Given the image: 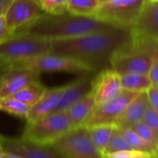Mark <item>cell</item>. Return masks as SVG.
Returning a JSON list of instances; mask_svg holds the SVG:
<instances>
[{
    "label": "cell",
    "instance_id": "cell-1",
    "mask_svg": "<svg viewBox=\"0 0 158 158\" xmlns=\"http://www.w3.org/2000/svg\"><path fill=\"white\" fill-rule=\"evenodd\" d=\"M131 43L130 28L110 27L78 37L51 41V54L72 57L94 71L110 67L112 56Z\"/></svg>",
    "mask_w": 158,
    "mask_h": 158
},
{
    "label": "cell",
    "instance_id": "cell-2",
    "mask_svg": "<svg viewBox=\"0 0 158 158\" xmlns=\"http://www.w3.org/2000/svg\"><path fill=\"white\" fill-rule=\"evenodd\" d=\"M116 27L94 17H82L66 12L59 15L43 13L14 34H25L50 41L69 39Z\"/></svg>",
    "mask_w": 158,
    "mask_h": 158
},
{
    "label": "cell",
    "instance_id": "cell-3",
    "mask_svg": "<svg viewBox=\"0 0 158 158\" xmlns=\"http://www.w3.org/2000/svg\"><path fill=\"white\" fill-rule=\"evenodd\" d=\"M0 69H26L38 74L43 72H69L83 75L94 72L89 65L80 60L51 53L20 61L0 63Z\"/></svg>",
    "mask_w": 158,
    "mask_h": 158
},
{
    "label": "cell",
    "instance_id": "cell-4",
    "mask_svg": "<svg viewBox=\"0 0 158 158\" xmlns=\"http://www.w3.org/2000/svg\"><path fill=\"white\" fill-rule=\"evenodd\" d=\"M72 129L65 112H53L26 123L21 139L42 146H51Z\"/></svg>",
    "mask_w": 158,
    "mask_h": 158
},
{
    "label": "cell",
    "instance_id": "cell-5",
    "mask_svg": "<svg viewBox=\"0 0 158 158\" xmlns=\"http://www.w3.org/2000/svg\"><path fill=\"white\" fill-rule=\"evenodd\" d=\"M158 53V44H144L131 43L116 53L110 60V68L118 74L147 75L155 55Z\"/></svg>",
    "mask_w": 158,
    "mask_h": 158
},
{
    "label": "cell",
    "instance_id": "cell-6",
    "mask_svg": "<svg viewBox=\"0 0 158 158\" xmlns=\"http://www.w3.org/2000/svg\"><path fill=\"white\" fill-rule=\"evenodd\" d=\"M51 41L25 34H12L0 43V63H10L48 54Z\"/></svg>",
    "mask_w": 158,
    "mask_h": 158
},
{
    "label": "cell",
    "instance_id": "cell-7",
    "mask_svg": "<svg viewBox=\"0 0 158 158\" xmlns=\"http://www.w3.org/2000/svg\"><path fill=\"white\" fill-rule=\"evenodd\" d=\"M146 0H106L101 3L94 18L116 27L131 28Z\"/></svg>",
    "mask_w": 158,
    "mask_h": 158
},
{
    "label": "cell",
    "instance_id": "cell-8",
    "mask_svg": "<svg viewBox=\"0 0 158 158\" xmlns=\"http://www.w3.org/2000/svg\"><path fill=\"white\" fill-rule=\"evenodd\" d=\"M64 158H103L86 127L73 129L51 145Z\"/></svg>",
    "mask_w": 158,
    "mask_h": 158
},
{
    "label": "cell",
    "instance_id": "cell-9",
    "mask_svg": "<svg viewBox=\"0 0 158 158\" xmlns=\"http://www.w3.org/2000/svg\"><path fill=\"white\" fill-rule=\"evenodd\" d=\"M130 29L132 43L158 44L157 2L146 0L137 20Z\"/></svg>",
    "mask_w": 158,
    "mask_h": 158
},
{
    "label": "cell",
    "instance_id": "cell-10",
    "mask_svg": "<svg viewBox=\"0 0 158 158\" xmlns=\"http://www.w3.org/2000/svg\"><path fill=\"white\" fill-rule=\"evenodd\" d=\"M44 11L32 0H13L10 2L4 17L7 30L14 34L19 30L30 24Z\"/></svg>",
    "mask_w": 158,
    "mask_h": 158
},
{
    "label": "cell",
    "instance_id": "cell-11",
    "mask_svg": "<svg viewBox=\"0 0 158 158\" xmlns=\"http://www.w3.org/2000/svg\"><path fill=\"white\" fill-rule=\"evenodd\" d=\"M137 92L122 89V91L116 97L94 109L85 127L95 124L114 123L137 95Z\"/></svg>",
    "mask_w": 158,
    "mask_h": 158
},
{
    "label": "cell",
    "instance_id": "cell-12",
    "mask_svg": "<svg viewBox=\"0 0 158 158\" xmlns=\"http://www.w3.org/2000/svg\"><path fill=\"white\" fill-rule=\"evenodd\" d=\"M122 91L120 76L113 69L107 68L93 78L92 90L96 107L116 97Z\"/></svg>",
    "mask_w": 158,
    "mask_h": 158
},
{
    "label": "cell",
    "instance_id": "cell-13",
    "mask_svg": "<svg viewBox=\"0 0 158 158\" xmlns=\"http://www.w3.org/2000/svg\"><path fill=\"white\" fill-rule=\"evenodd\" d=\"M0 143L4 151L18 155L23 158H64L51 146L31 143L19 138L6 137L1 134Z\"/></svg>",
    "mask_w": 158,
    "mask_h": 158
},
{
    "label": "cell",
    "instance_id": "cell-14",
    "mask_svg": "<svg viewBox=\"0 0 158 158\" xmlns=\"http://www.w3.org/2000/svg\"><path fill=\"white\" fill-rule=\"evenodd\" d=\"M40 80V74L19 69H0V98L11 97L28 83Z\"/></svg>",
    "mask_w": 158,
    "mask_h": 158
},
{
    "label": "cell",
    "instance_id": "cell-15",
    "mask_svg": "<svg viewBox=\"0 0 158 158\" xmlns=\"http://www.w3.org/2000/svg\"><path fill=\"white\" fill-rule=\"evenodd\" d=\"M65 90L66 84L50 89L47 88L42 98L32 107H31L26 118V123H31L55 112Z\"/></svg>",
    "mask_w": 158,
    "mask_h": 158
},
{
    "label": "cell",
    "instance_id": "cell-16",
    "mask_svg": "<svg viewBox=\"0 0 158 158\" xmlns=\"http://www.w3.org/2000/svg\"><path fill=\"white\" fill-rule=\"evenodd\" d=\"M92 73L83 74L80 78L66 84V90L55 112H65L70 106L91 92Z\"/></svg>",
    "mask_w": 158,
    "mask_h": 158
},
{
    "label": "cell",
    "instance_id": "cell-17",
    "mask_svg": "<svg viewBox=\"0 0 158 158\" xmlns=\"http://www.w3.org/2000/svg\"><path fill=\"white\" fill-rule=\"evenodd\" d=\"M148 105L149 104L146 96V92L143 91L138 93L114 123L116 124L118 129L131 128L143 119Z\"/></svg>",
    "mask_w": 158,
    "mask_h": 158
},
{
    "label": "cell",
    "instance_id": "cell-18",
    "mask_svg": "<svg viewBox=\"0 0 158 158\" xmlns=\"http://www.w3.org/2000/svg\"><path fill=\"white\" fill-rule=\"evenodd\" d=\"M96 108L92 93H88L80 100L70 106L66 111V115L71 124L72 129L85 127L91 115Z\"/></svg>",
    "mask_w": 158,
    "mask_h": 158
},
{
    "label": "cell",
    "instance_id": "cell-19",
    "mask_svg": "<svg viewBox=\"0 0 158 158\" xmlns=\"http://www.w3.org/2000/svg\"><path fill=\"white\" fill-rule=\"evenodd\" d=\"M86 128L94 145L104 158L108 142L118 127L115 123H103L88 126Z\"/></svg>",
    "mask_w": 158,
    "mask_h": 158
},
{
    "label": "cell",
    "instance_id": "cell-20",
    "mask_svg": "<svg viewBox=\"0 0 158 158\" xmlns=\"http://www.w3.org/2000/svg\"><path fill=\"white\" fill-rule=\"evenodd\" d=\"M46 87L41 82L40 80L31 81L19 90L11 97L32 107L44 95L46 91Z\"/></svg>",
    "mask_w": 158,
    "mask_h": 158
},
{
    "label": "cell",
    "instance_id": "cell-21",
    "mask_svg": "<svg viewBox=\"0 0 158 158\" xmlns=\"http://www.w3.org/2000/svg\"><path fill=\"white\" fill-rule=\"evenodd\" d=\"M99 0H69L67 11L82 17H94L101 5Z\"/></svg>",
    "mask_w": 158,
    "mask_h": 158
},
{
    "label": "cell",
    "instance_id": "cell-22",
    "mask_svg": "<svg viewBox=\"0 0 158 158\" xmlns=\"http://www.w3.org/2000/svg\"><path fill=\"white\" fill-rule=\"evenodd\" d=\"M119 76L123 90L139 93L146 91L152 85L148 76L144 74H123Z\"/></svg>",
    "mask_w": 158,
    "mask_h": 158
},
{
    "label": "cell",
    "instance_id": "cell-23",
    "mask_svg": "<svg viewBox=\"0 0 158 158\" xmlns=\"http://www.w3.org/2000/svg\"><path fill=\"white\" fill-rule=\"evenodd\" d=\"M31 107L12 97L0 98V111L21 119L27 118Z\"/></svg>",
    "mask_w": 158,
    "mask_h": 158
},
{
    "label": "cell",
    "instance_id": "cell-24",
    "mask_svg": "<svg viewBox=\"0 0 158 158\" xmlns=\"http://www.w3.org/2000/svg\"><path fill=\"white\" fill-rule=\"evenodd\" d=\"M118 131H120L121 135L124 137V139L129 143L131 149L148 151V152L158 154V148L154 147L150 143L143 141L131 128H122V129H118Z\"/></svg>",
    "mask_w": 158,
    "mask_h": 158
},
{
    "label": "cell",
    "instance_id": "cell-25",
    "mask_svg": "<svg viewBox=\"0 0 158 158\" xmlns=\"http://www.w3.org/2000/svg\"><path fill=\"white\" fill-rule=\"evenodd\" d=\"M143 141L150 143L154 147L158 148V134L156 133L151 128L144 124L142 120L131 127Z\"/></svg>",
    "mask_w": 158,
    "mask_h": 158
},
{
    "label": "cell",
    "instance_id": "cell-26",
    "mask_svg": "<svg viewBox=\"0 0 158 158\" xmlns=\"http://www.w3.org/2000/svg\"><path fill=\"white\" fill-rule=\"evenodd\" d=\"M104 158H158V154L137 149H128L118 152L106 153Z\"/></svg>",
    "mask_w": 158,
    "mask_h": 158
},
{
    "label": "cell",
    "instance_id": "cell-27",
    "mask_svg": "<svg viewBox=\"0 0 158 158\" xmlns=\"http://www.w3.org/2000/svg\"><path fill=\"white\" fill-rule=\"evenodd\" d=\"M68 1L69 0H42L40 7L46 14L59 15L68 12Z\"/></svg>",
    "mask_w": 158,
    "mask_h": 158
},
{
    "label": "cell",
    "instance_id": "cell-28",
    "mask_svg": "<svg viewBox=\"0 0 158 158\" xmlns=\"http://www.w3.org/2000/svg\"><path fill=\"white\" fill-rule=\"evenodd\" d=\"M131 149L129 143L126 142L124 137L121 135L120 131L117 128L115 131L113 132L108 144L106 149V153H113V152H118V151H123V150H128ZM105 154V155H106Z\"/></svg>",
    "mask_w": 158,
    "mask_h": 158
},
{
    "label": "cell",
    "instance_id": "cell-29",
    "mask_svg": "<svg viewBox=\"0 0 158 158\" xmlns=\"http://www.w3.org/2000/svg\"><path fill=\"white\" fill-rule=\"evenodd\" d=\"M142 121L158 134V112L154 110L149 105L144 112Z\"/></svg>",
    "mask_w": 158,
    "mask_h": 158
},
{
    "label": "cell",
    "instance_id": "cell-30",
    "mask_svg": "<svg viewBox=\"0 0 158 158\" xmlns=\"http://www.w3.org/2000/svg\"><path fill=\"white\" fill-rule=\"evenodd\" d=\"M147 76L151 81V84L153 86L158 87V53L155 55L153 58V62L151 64Z\"/></svg>",
    "mask_w": 158,
    "mask_h": 158
},
{
    "label": "cell",
    "instance_id": "cell-31",
    "mask_svg": "<svg viewBox=\"0 0 158 158\" xmlns=\"http://www.w3.org/2000/svg\"><path fill=\"white\" fill-rule=\"evenodd\" d=\"M145 92L149 106L158 112V87L151 85Z\"/></svg>",
    "mask_w": 158,
    "mask_h": 158
},
{
    "label": "cell",
    "instance_id": "cell-32",
    "mask_svg": "<svg viewBox=\"0 0 158 158\" xmlns=\"http://www.w3.org/2000/svg\"><path fill=\"white\" fill-rule=\"evenodd\" d=\"M12 34L10 33V31L6 28L4 15L3 16H0V43L3 42V41H5V40H6Z\"/></svg>",
    "mask_w": 158,
    "mask_h": 158
},
{
    "label": "cell",
    "instance_id": "cell-33",
    "mask_svg": "<svg viewBox=\"0 0 158 158\" xmlns=\"http://www.w3.org/2000/svg\"><path fill=\"white\" fill-rule=\"evenodd\" d=\"M9 4H10L9 0H0V16L5 15Z\"/></svg>",
    "mask_w": 158,
    "mask_h": 158
},
{
    "label": "cell",
    "instance_id": "cell-34",
    "mask_svg": "<svg viewBox=\"0 0 158 158\" xmlns=\"http://www.w3.org/2000/svg\"><path fill=\"white\" fill-rule=\"evenodd\" d=\"M4 158H23L18 155H15V154H12V153H9V152H6V151H4Z\"/></svg>",
    "mask_w": 158,
    "mask_h": 158
},
{
    "label": "cell",
    "instance_id": "cell-35",
    "mask_svg": "<svg viewBox=\"0 0 158 158\" xmlns=\"http://www.w3.org/2000/svg\"><path fill=\"white\" fill-rule=\"evenodd\" d=\"M0 158H4V149L0 143Z\"/></svg>",
    "mask_w": 158,
    "mask_h": 158
},
{
    "label": "cell",
    "instance_id": "cell-36",
    "mask_svg": "<svg viewBox=\"0 0 158 158\" xmlns=\"http://www.w3.org/2000/svg\"><path fill=\"white\" fill-rule=\"evenodd\" d=\"M32 1H34V2H35L36 4H38L39 6H40V3L42 2V0H32Z\"/></svg>",
    "mask_w": 158,
    "mask_h": 158
},
{
    "label": "cell",
    "instance_id": "cell-37",
    "mask_svg": "<svg viewBox=\"0 0 158 158\" xmlns=\"http://www.w3.org/2000/svg\"><path fill=\"white\" fill-rule=\"evenodd\" d=\"M149 1H151V2H157L158 0H149Z\"/></svg>",
    "mask_w": 158,
    "mask_h": 158
},
{
    "label": "cell",
    "instance_id": "cell-38",
    "mask_svg": "<svg viewBox=\"0 0 158 158\" xmlns=\"http://www.w3.org/2000/svg\"><path fill=\"white\" fill-rule=\"evenodd\" d=\"M99 1H101V2H104V1H106V0H99Z\"/></svg>",
    "mask_w": 158,
    "mask_h": 158
},
{
    "label": "cell",
    "instance_id": "cell-39",
    "mask_svg": "<svg viewBox=\"0 0 158 158\" xmlns=\"http://www.w3.org/2000/svg\"><path fill=\"white\" fill-rule=\"evenodd\" d=\"M9 1H10V2H11V1H13V0H9Z\"/></svg>",
    "mask_w": 158,
    "mask_h": 158
},
{
    "label": "cell",
    "instance_id": "cell-40",
    "mask_svg": "<svg viewBox=\"0 0 158 158\" xmlns=\"http://www.w3.org/2000/svg\"><path fill=\"white\" fill-rule=\"evenodd\" d=\"M0 137H1V134H0Z\"/></svg>",
    "mask_w": 158,
    "mask_h": 158
}]
</instances>
